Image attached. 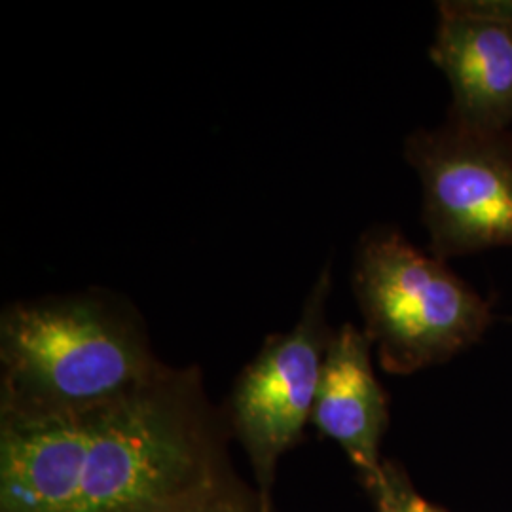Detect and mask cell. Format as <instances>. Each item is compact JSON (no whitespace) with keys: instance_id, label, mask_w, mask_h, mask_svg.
<instances>
[{"instance_id":"6da1fadb","label":"cell","mask_w":512,"mask_h":512,"mask_svg":"<svg viewBox=\"0 0 512 512\" xmlns=\"http://www.w3.org/2000/svg\"><path fill=\"white\" fill-rule=\"evenodd\" d=\"M226 429L200 370L165 365L95 408L0 414V512H169L239 495Z\"/></svg>"},{"instance_id":"7a4b0ae2","label":"cell","mask_w":512,"mask_h":512,"mask_svg":"<svg viewBox=\"0 0 512 512\" xmlns=\"http://www.w3.org/2000/svg\"><path fill=\"white\" fill-rule=\"evenodd\" d=\"M162 366L143 317L103 289L19 300L0 315V414L95 408L147 384Z\"/></svg>"},{"instance_id":"3957f363","label":"cell","mask_w":512,"mask_h":512,"mask_svg":"<svg viewBox=\"0 0 512 512\" xmlns=\"http://www.w3.org/2000/svg\"><path fill=\"white\" fill-rule=\"evenodd\" d=\"M353 289L366 336L391 374H412L475 344L492 310L437 256L416 249L393 228L363 236Z\"/></svg>"},{"instance_id":"277c9868","label":"cell","mask_w":512,"mask_h":512,"mask_svg":"<svg viewBox=\"0 0 512 512\" xmlns=\"http://www.w3.org/2000/svg\"><path fill=\"white\" fill-rule=\"evenodd\" d=\"M330 287L332 270L327 264L315 279L296 325L266 338L236 378L224 408L226 425L253 467L258 512H274L270 494L277 463L300 442L311 420L332 338L327 321Z\"/></svg>"},{"instance_id":"5b68a950","label":"cell","mask_w":512,"mask_h":512,"mask_svg":"<svg viewBox=\"0 0 512 512\" xmlns=\"http://www.w3.org/2000/svg\"><path fill=\"white\" fill-rule=\"evenodd\" d=\"M404 154L420 177L433 255L512 245V154L499 135L416 131Z\"/></svg>"},{"instance_id":"8992f818","label":"cell","mask_w":512,"mask_h":512,"mask_svg":"<svg viewBox=\"0 0 512 512\" xmlns=\"http://www.w3.org/2000/svg\"><path fill=\"white\" fill-rule=\"evenodd\" d=\"M431 59L454 95V124L499 135L512 122V0L439 2Z\"/></svg>"},{"instance_id":"52a82bcc","label":"cell","mask_w":512,"mask_h":512,"mask_svg":"<svg viewBox=\"0 0 512 512\" xmlns=\"http://www.w3.org/2000/svg\"><path fill=\"white\" fill-rule=\"evenodd\" d=\"M370 348L365 330L351 323L332 332L310 420L346 452L361 478L382 467L380 442L389 423L387 397L374 374Z\"/></svg>"},{"instance_id":"ba28073f","label":"cell","mask_w":512,"mask_h":512,"mask_svg":"<svg viewBox=\"0 0 512 512\" xmlns=\"http://www.w3.org/2000/svg\"><path fill=\"white\" fill-rule=\"evenodd\" d=\"M363 482L376 512H444L427 503L414 490L408 476L393 463H382V467L374 475L363 478Z\"/></svg>"},{"instance_id":"9c48e42d","label":"cell","mask_w":512,"mask_h":512,"mask_svg":"<svg viewBox=\"0 0 512 512\" xmlns=\"http://www.w3.org/2000/svg\"><path fill=\"white\" fill-rule=\"evenodd\" d=\"M169 512H258V503L251 499V495L239 494L194 503Z\"/></svg>"}]
</instances>
